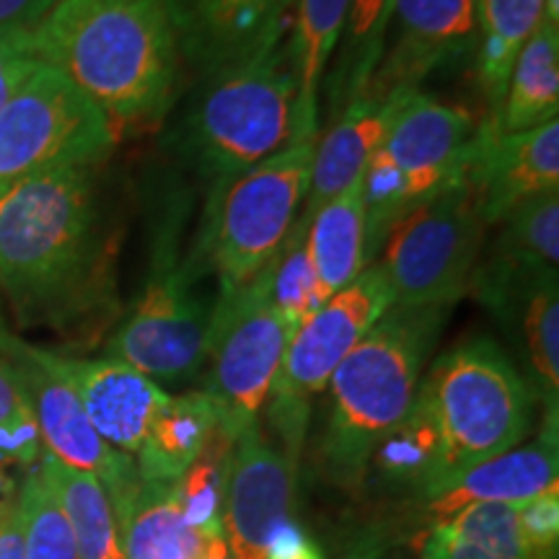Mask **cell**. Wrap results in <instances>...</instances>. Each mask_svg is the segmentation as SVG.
I'll use <instances>...</instances> for the list:
<instances>
[{
	"label": "cell",
	"instance_id": "28",
	"mask_svg": "<svg viewBox=\"0 0 559 559\" xmlns=\"http://www.w3.org/2000/svg\"><path fill=\"white\" fill-rule=\"evenodd\" d=\"M39 464L66 510L79 559H122L115 510L102 481L94 474L66 466L50 453H41Z\"/></svg>",
	"mask_w": 559,
	"mask_h": 559
},
{
	"label": "cell",
	"instance_id": "4",
	"mask_svg": "<svg viewBox=\"0 0 559 559\" xmlns=\"http://www.w3.org/2000/svg\"><path fill=\"white\" fill-rule=\"evenodd\" d=\"M298 86L285 39L198 81L174 130L192 174L221 190L296 140Z\"/></svg>",
	"mask_w": 559,
	"mask_h": 559
},
{
	"label": "cell",
	"instance_id": "40",
	"mask_svg": "<svg viewBox=\"0 0 559 559\" xmlns=\"http://www.w3.org/2000/svg\"><path fill=\"white\" fill-rule=\"evenodd\" d=\"M0 559H24V523L19 498L0 510Z\"/></svg>",
	"mask_w": 559,
	"mask_h": 559
},
{
	"label": "cell",
	"instance_id": "37",
	"mask_svg": "<svg viewBox=\"0 0 559 559\" xmlns=\"http://www.w3.org/2000/svg\"><path fill=\"white\" fill-rule=\"evenodd\" d=\"M34 66L37 58L29 50V41L0 37V109L21 88V83L29 79Z\"/></svg>",
	"mask_w": 559,
	"mask_h": 559
},
{
	"label": "cell",
	"instance_id": "13",
	"mask_svg": "<svg viewBox=\"0 0 559 559\" xmlns=\"http://www.w3.org/2000/svg\"><path fill=\"white\" fill-rule=\"evenodd\" d=\"M0 358L9 362L13 379L29 404L45 453L73 469L94 474L111 502L115 521L120 523L140 487L135 461L111 449L96 432L79 396L41 360L39 347L0 330Z\"/></svg>",
	"mask_w": 559,
	"mask_h": 559
},
{
	"label": "cell",
	"instance_id": "16",
	"mask_svg": "<svg viewBox=\"0 0 559 559\" xmlns=\"http://www.w3.org/2000/svg\"><path fill=\"white\" fill-rule=\"evenodd\" d=\"M474 50L477 0H396L386 47L366 88L376 94L419 91L428 75Z\"/></svg>",
	"mask_w": 559,
	"mask_h": 559
},
{
	"label": "cell",
	"instance_id": "36",
	"mask_svg": "<svg viewBox=\"0 0 559 559\" xmlns=\"http://www.w3.org/2000/svg\"><path fill=\"white\" fill-rule=\"evenodd\" d=\"M58 0H0V37L29 41Z\"/></svg>",
	"mask_w": 559,
	"mask_h": 559
},
{
	"label": "cell",
	"instance_id": "18",
	"mask_svg": "<svg viewBox=\"0 0 559 559\" xmlns=\"http://www.w3.org/2000/svg\"><path fill=\"white\" fill-rule=\"evenodd\" d=\"M477 192L481 221L500 223L536 194L559 190V120L523 132H500L492 117L474 135L466 174Z\"/></svg>",
	"mask_w": 559,
	"mask_h": 559
},
{
	"label": "cell",
	"instance_id": "15",
	"mask_svg": "<svg viewBox=\"0 0 559 559\" xmlns=\"http://www.w3.org/2000/svg\"><path fill=\"white\" fill-rule=\"evenodd\" d=\"M298 464L260 428L234 440L230 451L223 534L230 559H264L272 534L290 521Z\"/></svg>",
	"mask_w": 559,
	"mask_h": 559
},
{
	"label": "cell",
	"instance_id": "35",
	"mask_svg": "<svg viewBox=\"0 0 559 559\" xmlns=\"http://www.w3.org/2000/svg\"><path fill=\"white\" fill-rule=\"evenodd\" d=\"M521 536L531 559H555L559 542V492L551 485L539 498L523 502L519 510Z\"/></svg>",
	"mask_w": 559,
	"mask_h": 559
},
{
	"label": "cell",
	"instance_id": "11",
	"mask_svg": "<svg viewBox=\"0 0 559 559\" xmlns=\"http://www.w3.org/2000/svg\"><path fill=\"white\" fill-rule=\"evenodd\" d=\"M117 138L109 117L79 86L37 60L0 109V190L62 166L104 164Z\"/></svg>",
	"mask_w": 559,
	"mask_h": 559
},
{
	"label": "cell",
	"instance_id": "12",
	"mask_svg": "<svg viewBox=\"0 0 559 559\" xmlns=\"http://www.w3.org/2000/svg\"><path fill=\"white\" fill-rule=\"evenodd\" d=\"M275 264V262H272ZM272 264L234 293H218L210 317L205 394L228 438L260 423L270 389L290 345L272 304Z\"/></svg>",
	"mask_w": 559,
	"mask_h": 559
},
{
	"label": "cell",
	"instance_id": "14",
	"mask_svg": "<svg viewBox=\"0 0 559 559\" xmlns=\"http://www.w3.org/2000/svg\"><path fill=\"white\" fill-rule=\"evenodd\" d=\"M296 0H164L174 37L194 79L239 66L288 37Z\"/></svg>",
	"mask_w": 559,
	"mask_h": 559
},
{
	"label": "cell",
	"instance_id": "9",
	"mask_svg": "<svg viewBox=\"0 0 559 559\" xmlns=\"http://www.w3.org/2000/svg\"><path fill=\"white\" fill-rule=\"evenodd\" d=\"M487 223L469 179L445 187L409 210L389 230L376 264L386 275L394 306L453 309L481 262Z\"/></svg>",
	"mask_w": 559,
	"mask_h": 559
},
{
	"label": "cell",
	"instance_id": "39",
	"mask_svg": "<svg viewBox=\"0 0 559 559\" xmlns=\"http://www.w3.org/2000/svg\"><path fill=\"white\" fill-rule=\"evenodd\" d=\"M264 559H324L319 544L306 534L304 526L296 521H285L267 544V557Z\"/></svg>",
	"mask_w": 559,
	"mask_h": 559
},
{
	"label": "cell",
	"instance_id": "8",
	"mask_svg": "<svg viewBox=\"0 0 559 559\" xmlns=\"http://www.w3.org/2000/svg\"><path fill=\"white\" fill-rule=\"evenodd\" d=\"M181 213L151 243L143 290L109 334L104 355L122 360L156 383H187L205 368L213 304H207L190 254L181 249Z\"/></svg>",
	"mask_w": 559,
	"mask_h": 559
},
{
	"label": "cell",
	"instance_id": "25",
	"mask_svg": "<svg viewBox=\"0 0 559 559\" xmlns=\"http://www.w3.org/2000/svg\"><path fill=\"white\" fill-rule=\"evenodd\" d=\"M117 531L122 559H194L200 549L198 534L185 521L177 481H140Z\"/></svg>",
	"mask_w": 559,
	"mask_h": 559
},
{
	"label": "cell",
	"instance_id": "42",
	"mask_svg": "<svg viewBox=\"0 0 559 559\" xmlns=\"http://www.w3.org/2000/svg\"><path fill=\"white\" fill-rule=\"evenodd\" d=\"M194 559H230L226 536L218 534V536H207V539H200V549Z\"/></svg>",
	"mask_w": 559,
	"mask_h": 559
},
{
	"label": "cell",
	"instance_id": "17",
	"mask_svg": "<svg viewBox=\"0 0 559 559\" xmlns=\"http://www.w3.org/2000/svg\"><path fill=\"white\" fill-rule=\"evenodd\" d=\"M50 366L79 396L83 412L111 449L135 459L153 419L169 402V391L115 358H73L39 347Z\"/></svg>",
	"mask_w": 559,
	"mask_h": 559
},
{
	"label": "cell",
	"instance_id": "29",
	"mask_svg": "<svg viewBox=\"0 0 559 559\" xmlns=\"http://www.w3.org/2000/svg\"><path fill=\"white\" fill-rule=\"evenodd\" d=\"M500 223L492 257L526 270H559V190L521 202Z\"/></svg>",
	"mask_w": 559,
	"mask_h": 559
},
{
	"label": "cell",
	"instance_id": "30",
	"mask_svg": "<svg viewBox=\"0 0 559 559\" xmlns=\"http://www.w3.org/2000/svg\"><path fill=\"white\" fill-rule=\"evenodd\" d=\"M230 451H234V438H228L221 425H215L200 456L177 481L185 521L190 523L198 539L223 534V500H226Z\"/></svg>",
	"mask_w": 559,
	"mask_h": 559
},
{
	"label": "cell",
	"instance_id": "32",
	"mask_svg": "<svg viewBox=\"0 0 559 559\" xmlns=\"http://www.w3.org/2000/svg\"><path fill=\"white\" fill-rule=\"evenodd\" d=\"M272 304L290 340L300 324L317 311V283L306 254V230L300 226L290 228L272 264Z\"/></svg>",
	"mask_w": 559,
	"mask_h": 559
},
{
	"label": "cell",
	"instance_id": "2",
	"mask_svg": "<svg viewBox=\"0 0 559 559\" xmlns=\"http://www.w3.org/2000/svg\"><path fill=\"white\" fill-rule=\"evenodd\" d=\"M29 50L79 86L117 135L164 122L187 75L164 0H58Z\"/></svg>",
	"mask_w": 559,
	"mask_h": 559
},
{
	"label": "cell",
	"instance_id": "24",
	"mask_svg": "<svg viewBox=\"0 0 559 559\" xmlns=\"http://www.w3.org/2000/svg\"><path fill=\"white\" fill-rule=\"evenodd\" d=\"M218 417L205 391H185L169 396L166 407L153 419L148 436L140 445L135 469L140 481H164L174 485L200 456Z\"/></svg>",
	"mask_w": 559,
	"mask_h": 559
},
{
	"label": "cell",
	"instance_id": "6",
	"mask_svg": "<svg viewBox=\"0 0 559 559\" xmlns=\"http://www.w3.org/2000/svg\"><path fill=\"white\" fill-rule=\"evenodd\" d=\"M317 140H293L275 156L210 192L190 260L234 293L275 262L311 185Z\"/></svg>",
	"mask_w": 559,
	"mask_h": 559
},
{
	"label": "cell",
	"instance_id": "3",
	"mask_svg": "<svg viewBox=\"0 0 559 559\" xmlns=\"http://www.w3.org/2000/svg\"><path fill=\"white\" fill-rule=\"evenodd\" d=\"M451 309L391 306L330 379L319 466L334 485L358 489L379 443L407 415Z\"/></svg>",
	"mask_w": 559,
	"mask_h": 559
},
{
	"label": "cell",
	"instance_id": "5",
	"mask_svg": "<svg viewBox=\"0 0 559 559\" xmlns=\"http://www.w3.org/2000/svg\"><path fill=\"white\" fill-rule=\"evenodd\" d=\"M438 438V479L428 500L474 466L526 440L536 394L500 345L472 337L432 362L415 394Z\"/></svg>",
	"mask_w": 559,
	"mask_h": 559
},
{
	"label": "cell",
	"instance_id": "38",
	"mask_svg": "<svg viewBox=\"0 0 559 559\" xmlns=\"http://www.w3.org/2000/svg\"><path fill=\"white\" fill-rule=\"evenodd\" d=\"M419 557L423 559H498L495 555H489L485 547H479V544L453 534L445 523H436L430 534L425 536Z\"/></svg>",
	"mask_w": 559,
	"mask_h": 559
},
{
	"label": "cell",
	"instance_id": "10",
	"mask_svg": "<svg viewBox=\"0 0 559 559\" xmlns=\"http://www.w3.org/2000/svg\"><path fill=\"white\" fill-rule=\"evenodd\" d=\"M394 306L386 275L379 264H368L347 288L321 304L293 334L275 383L267 396L270 428L275 443L298 464L313 402L330 386V379L353 347L373 330Z\"/></svg>",
	"mask_w": 559,
	"mask_h": 559
},
{
	"label": "cell",
	"instance_id": "26",
	"mask_svg": "<svg viewBox=\"0 0 559 559\" xmlns=\"http://www.w3.org/2000/svg\"><path fill=\"white\" fill-rule=\"evenodd\" d=\"M396 0H349V11L340 47L326 73V124L337 120L379 68Z\"/></svg>",
	"mask_w": 559,
	"mask_h": 559
},
{
	"label": "cell",
	"instance_id": "34",
	"mask_svg": "<svg viewBox=\"0 0 559 559\" xmlns=\"http://www.w3.org/2000/svg\"><path fill=\"white\" fill-rule=\"evenodd\" d=\"M41 453H45V445H41L29 404L21 394L9 362L0 358V464L5 469L11 466L32 469Z\"/></svg>",
	"mask_w": 559,
	"mask_h": 559
},
{
	"label": "cell",
	"instance_id": "44",
	"mask_svg": "<svg viewBox=\"0 0 559 559\" xmlns=\"http://www.w3.org/2000/svg\"><path fill=\"white\" fill-rule=\"evenodd\" d=\"M0 330H3V326H0Z\"/></svg>",
	"mask_w": 559,
	"mask_h": 559
},
{
	"label": "cell",
	"instance_id": "41",
	"mask_svg": "<svg viewBox=\"0 0 559 559\" xmlns=\"http://www.w3.org/2000/svg\"><path fill=\"white\" fill-rule=\"evenodd\" d=\"M345 559H386V542L381 534H368L349 549Z\"/></svg>",
	"mask_w": 559,
	"mask_h": 559
},
{
	"label": "cell",
	"instance_id": "22",
	"mask_svg": "<svg viewBox=\"0 0 559 559\" xmlns=\"http://www.w3.org/2000/svg\"><path fill=\"white\" fill-rule=\"evenodd\" d=\"M304 230L319 309L368 267L362 179L334 194L326 205H321Z\"/></svg>",
	"mask_w": 559,
	"mask_h": 559
},
{
	"label": "cell",
	"instance_id": "7",
	"mask_svg": "<svg viewBox=\"0 0 559 559\" xmlns=\"http://www.w3.org/2000/svg\"><path fill=\"white\" fill-rule=\"evenodd\" d=\"M477 128L469 109L423 91L412 94L362 174L368 264L409 210L466 179Z\"/></svg>",
	"mask_w": 559,
	"mask_h": 559
},
{
	"label": "cell",
	"instance_id": "43",
	"mask_svg": "<svg viewBox=\"0 0 559 559\" xmlns=\"http://www.w3.org/2000/svg\"><path fill=\"white\" fill-rule=\"evenodd\" d=\"M16 498H19V489L13 485L9 469L0 464V510L9 508L11 502H16Z\"/></svg>",
	"mask_w": 559,
	"mask_h": 559
},
{
	"label": "cell",
	"instance_id": "20",
	"mask_svg": "<svg viewBox=\"0 0 559 559\" xmlns=\"http://www.w3.org/2000/svg\"><path fill=\"white\" fill-rule=\"evenodd\" d=\"M559 449H557V417H544V430L528 445L500 453V456L474 466L443 492L428 500L432 521H445L461 508L474 502H523L539 498L551 485H557Z\"/></svg>",
	"mask_w": 559,
	"mask_h": 559
},
{
	"label": "cell",
	"instance_id": "33",
	"mask_svg": "<svg viewBox=\"0 0 559 559\" xmlns=\"http://www.w3.org/2000/svg\"><path fill=\"white\" fill-rule=\"evenodd\" d=\"M519 510L521 506L508 502H474L438 523H445L453 534L479 544L498 559H531L521 536Z\"/></svg>",
	"mask_w": 559,
	"mask_h": 559
},
{
	"label": "cell",
	"instance_id": "19",
	"mask_svg": "<svg viewBox=\"0 0 559 559\" xmlns=\"http://www.w3.org/2000/svg\"><path fill=\"white\" fill-rule=\"evenodd\" d=\"M412 94L417 91H394V94H376L370 88L360 91L340 111L337 120H332L324 132H319L309 194L300 207L296 226H309L321 205H326L334 194L362 179L370 158L381 148L391 124L407 107Z\"/></svg>",
	"mask_w": 559,
	"mask_h": 559
},
{
	"label": "cell",
	"instance_id": "21",
	"mask_svg": "<svg viewBox=\"0 0 559 559\" xmlns=\"http://www.w3.org/2000/svg\"><path fill=\"white\" fill-rule=\"evenodd\" d=\"M293 9L285 47L298 86L296 140H309L321 132V88L345 32L349 0H296Z\"/></svg>",
	"mask_w": 559,
	"mask_h": 559
},
{
	"label": "cell",
	"instance_id": "27",
	"mask_svg": "<svg viewBox=\"0 0 559 559\" xmlns=\"http://www.w3.org/2000/svg\"><path fill=\"white\" fill-rule=\"evenodd\" d=\"M547 0H477V81L495 117L506 99L510 68L544 16Z\"/></svg>",
	"mask_w": 559,
	"mask_h": 559
},
{
	"label": "cell",
	"instance_id": "1",
	"mask_svg": "<svg viewBox=\"0 0 559 559\" xmlns=\"http://www.w3.org/2000/svg\"><path fill=\"white\" fill-rule=\"evenodd\" d=\"M104 164L0 190V293L19 326L68 334L117 313V230Z\"/></svg>",
	"mask_w": 559,
	"mask_h": 559
},
{
	"label": "cell",
	"instance_id": "23",
	"mask_svg": "<svg viewBox=\"0 0 559 559\" xmlns=\"http://www.w3.org/2000/svg\"><path fill=\"white\" fill-rule=\"evenodd\" d=\"M500 132H523L559 120V21L542 16L510 68L506 99L492 117Z\"/></svg>",
	"mask_w": 559,
	"mask_h": 559
},
{
	"label": "cell",
	"instance_id": "31",
	"mask_svg": "<svg viewBox=\"0 0 559 559\" xmlns=\"http://www.w3.org/2000/svg\"><path fill=\"white\" fill-rule=\"evenodd\" d=\"M19 510L24 523V559H79L73 528L39 461L21 481Z\"/></svg>",
	"mask_w": 559,
	"mask_h": 559
}]
</instances>
